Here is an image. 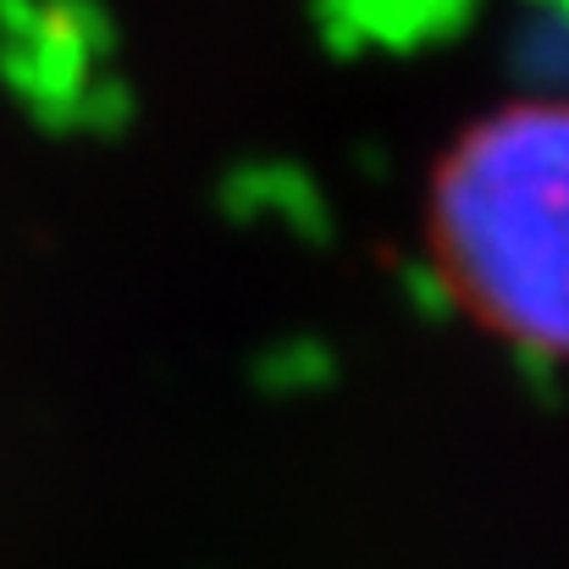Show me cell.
<instances>
[{
  "label": "cell",
  "mask_w": 569,
  "mask_h": 569,
  "mask_svg": "<svg viewBox=\"0 0 569 569\" xmlns=\"http://www.w3.org/2000/svg\"><path fill=\"white\" fill-rule=\"evenodd\" d=\"M426 254L498 343L569 360V94H520L431 167Z\"/></svg>",
  "instance_id": "6da1fadb"
}]
</instances>
